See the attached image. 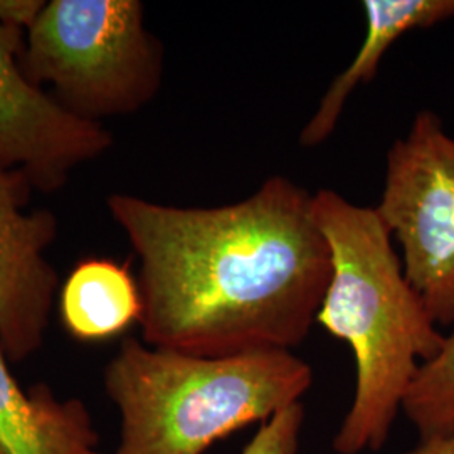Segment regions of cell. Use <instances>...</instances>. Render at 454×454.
Instances as JSON below:
<instances>
[{"label": "cell", "instance_id": "6da1fadb", "mask_svg": "<svg viewBox=\"0 0 454 454\" xmlns=\"http://www.w3.org/2000/svg\"><path fill=\"white\" fill-rule=\"evenodd\" d=\"M140 260L142 341L195 357L292 350L309 337L332 278L313 194L273 176L236 204L176 207L106 199Z\"/></svg>", "mask_w": 454, "mask_h": 454}, {"label": "cell", "instance_id": "7a4b0ae2", "mask_svg": "<svg viewBox=\"0 0 454 454\" xmlns=\"http://www.w3.org/2000/svg\"><path fill=\"white\" fill-rule=\"evenodd\" d=\"M313 214L332 254V278L317 322L356 358L350 411L333 439L339 454L375 451L389 438L407 390L444 335L404 276L387 227L373 207L320 189Z\"/></svg>", "mask_w": 454, "mask_h": 454}, {"label": "cell", "instance_id": "3957f363", "mask_svg": "<svg viewBox=\"0 0 454 454\" xmlns=\"http://www.w3.org/2000/svg\"><path fill=\"white\" fill-rule=\"evenodd\" d=\"M313 371L292 350L195 357L125 339L103 372L120 414L114 454H204L298 404Z\"/></svg>", "mask_w": 454, "mask_h": 454}, {"label": "cell", "instance_id": "277c9868", "mask_svg": "<svg viewBox=\"0 0 454 454\" xmlns=\"http://www.w3.org/2000/svg\"><path fill=\"white\" fill-rule=\"evenodd\" d=\"M20 67L69 114L101 123L157 97L163 48L138 0H52L26 33Z\"/></svg>", "mask_w": 454, "mask_h": 454}, {"label": "cell", "instance_id": "5b68a950", "mask_svg": "<svg viewBox=\"0 0 454 454\" xmlns=\"http://www.w3.org/2000/svg\"><path fill=\"white\" fill-rule=\"evenodd\" d=\"M401 247L409 285L438 326L454 324V137L438 114L418 112L387 152L373 207Z\"/></svg>", "mask_w": 454, "mask_h": 454}, {"label": "cell", "instance_id": "8992f818", "mask_svg": "<svg viewBox=\"0 0 454 454\" xmlns=\"http://www.w3.org/2000/svg\"><path fill=\"white\" fill-rule=\"evenodd\" d=\"M24 48L26 31L0 24V168L20 170L34 189L51 194L108 152L114 135L29 82L20 67Z\"/></svg>", "mask_w": 454, "mask_h": 454}, {"label": "cell", "instance_id": "52a82bcc", "mask_svg": "<svg viewBox=\"0 0 454 454\" xmlns=\"http://www.w3.org/2000/svg\"><path fill=\"white\" fill-rule=\"evenodd\" d=\"M33 184L20 170L0 168V347L22 362L43 347L59 278L46 258L58 219L26 211Z\"/></svg>", "mask_w": 454, "mask_h": 454}, {"label": "cell", "instance_id": "ba28073f", "mask_svg": "<svg viewBox=\"0 0 454 454\" xmlns=\"http://www.w3.org/2000/svg\"><path fill=\"white\" fill-rule=\"evenodd\" d=\"M365 35L357 54L330 82L315 114L298 137L300 145L325 144L340 121L343 108L360 84L372 82L382 58L404 34L454 19V0H365Z\"/></svg>", "mask_w": 454, "mask_h": 454}, {"label": "cell", "instance_id": "9c48e42d", "mask_svg": "<svg viewBox=\"0 0 454 454\" xmlns=\"http://www.w3.org/2000/svg\"><path fill=\"white\" fill-rule=\"evenodd\" d=\"M0 454H105L90 411L44 384L22 389L0 347Z\"/></svg>", "mask_w": 454, "mask_h": 454}, {"label": "cell", "instance_id": "30bf717a", "mask_svg": "<svg viewBox=\"0 0 454 454\" xmlns=\"http://www.w3.org/2000/svg\"><path fill=\"white\" fill-rule=\"evenodd\" d=\"M59 315L76 340L95 343L123 333L142 317L138 281L112 260H84L59 293Z\"/></svg>", "mask_w": 454, "mask_h": 454}, {"label": "cell", "instance_id": "8fae6325", "mask_svg": "<svg viewBox=\"0 0 454 454\" xmlns=\"http://www.w3.org/2000/svg\"><path fill=\"white\" fill-rule=\"evenodd\" d=\"M403 411L421 441L454 434V332L444 337L436 357L419 367Z\"/></svg>", "mask_w": 454, "mask_h": 454}, {"label": "cell", "instance_id": "7c38bea8", "mask_svg": "<svg viewBox=\"0 0 454 454\" xmlns=\"http://www.w3.org/2000/svg\"><path fill=\"white\" fill-rule=\"evenodd\" d=\"M303 421L305 407L301 403L281 409L261 424L260 431L241 454H298Z\"/></svg>", "mask_w": 454, "mask_h": 454}, {"label": "cell", "instance_id": "4fadbf2b", "mask_svg": "<svg viewBox=\"0 0 454 454\" xmlns=\"http://www.w3.org/2000/svg\"><path fill=\"white\" fill-rule=\"evenodd\" d=\"M44 5V0H0V24L27 33Z\"/></svg>", "mask_w": 454, "mask_h": 454}, {"label": "cell", "instance_id": "5bb4252c", "mask_svg": "<svg viewBox=\"0 0 454 454\" xmlns=\"http://www.w3.org/2000/svg\"><path fill=\"white\" fill-rule=\"evenodd\" d=\"M404 454H454V434L426 439Z\"/></svg>", "mask_w": 454, "mask_h": 454}]
</instances>
